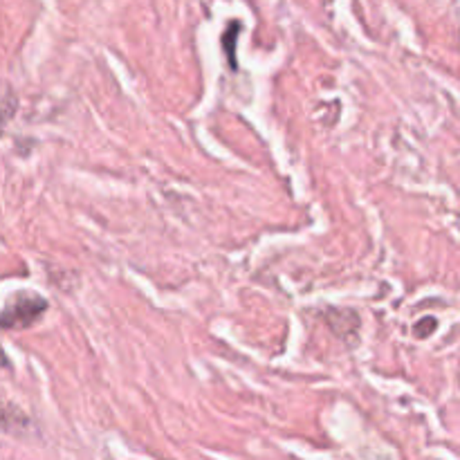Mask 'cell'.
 Masks as SVG:
<instances>
[{
	"instance_id": "6da1fadb",
	"label": "cell",
	"mask_w": 460,
	"mask_h": 460,
	"mask_svg": "<svg viewBox=\"0 0 460 460\" xmlns=\"http://www.w3.org/2000/svg\"><path fill=\"white\" fill-rule=\"evenodd\" d=\"M48 310V301L34 292H18L3 313V328L12 331V328H30L31 323L39 322L43 313Z\"/></svg>"
},
{
	"instance_id": "7a4b0ae2",
	"label": "cell",
	"mask_w": 460,
	"mask_h": 460,
	"mask_svg": "<svg viewBox=\"0 0 460 460\" xmlns=\"http://www.w3.org/2000/svg\"><path fill=\"white\" fill-rule=\"evenodd\" d=\"M238 34H241V22H238V21L229 22L227 30H225V34H223V49H225V54H227L229 66H232L234 70H236V67H238V61H236Z\"/></svg>"
},
{
	"instance_id": "3957f363",
	"label": "cell",
	"mask_w": 460,
	"mask_h": 460,
	"mask_svg": "<svg viewBox=\"0 0 460 460\" xmlns=\"http://www.w3.org/2000/svg\"><path fill=\"white\" fill-rule=\"evenodd\" d=\"M436 328H438V319L436 317H425V319H420V322H418V326H416V337H420V340H425V337H429L431 332H436Z\"/></svg>"
}]
</instances>
